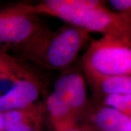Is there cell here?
Returning a JSON list of instances; mask_svg holds the SVG:
<instances>
[{"instance_id": "1", "label": "cell", "mask_w": 131, "mask_h": 131, "mask_svg": "<svg viewBox=\"0 0 131 131\" xmlns=\"http://www.w3.org/2000/svg\"><path fill=\"white\" fill-rule=\"evenodd\" d=\"M91 39L90 32L68 24L55 32L42 25L26 43L18 48L24 58L45 68L68 69L83 46Z\"/></svg>"}, {"instance_id": "2", "label": "cell", "mask_w": 131, "mask_h": 131, "mask_svg": "<svg viewBox=\"0 0 131 131\" xmlns=\"http://www.w3.org/2000/svg\"><path fill=\"white\" fill-rule=\"evenodd\" d=\"M80 64L100 74L131 76V41L111 35L92 41Z\"/></svg>"}, {"instance_id": "3", "label": "cell", "mask_w": 131, "mask_h": 131, "mask_svg": "<svg viewBox=\"0 0 131 131\" xmlns=\"http://www.w3.org/2000/svg\"><path fill=\"white\" fill-rule=\"evenodd\" d=\"M56 17L68 24L131 41V19L122 13L112 11L104 6L88 9H77L57 14Z\"/></svg>"}, {"instance_id": "4", "label": "cell", "mask_w": 131, "mask_h": 131, "mask_svg": "<svg viewBox=\"0 0 131 131\" xmlns=\"http://www.w3.org/2000/svg\"><path fill=\"white\" fill-rule=\"evenodd\" d=\"M42 24L29 4L18 3L0 9V46L19 48L38 31Z\"/></svg>"}, {"instance_id": "5", "label": "cell", "mask_w": 131, "mask_h": 131, "mask_svg": "<svg viewBox=\"0 0 131 131\" xmlns=\"http://www.w3.org/2000/svg\"><path fill=\"white\" fill-rule=\"evenodd\" d=\"M78 124L88 131H131L130 117L94 101Z\"/></svg>"}, {"instance_id": "6", "label": "cell", "mask_w": 131, "mask_h": 131, "mask_svg": "<svg viewBox=\"0 0 131 131\" xmlns=\"http://www.w3.org/2000/svg\"><path fill=\"white\" fill-rule=\"evenodd\" d=\"M53 89L69 104L78 123L90 102L88 100L86 81L82 72L69 69L64 70L55 81Z\"/></svg>"}, {"instance_id": "7", "label": "cell", "mask_w": 131, "mask_h": 131, "mask_svg": "<svg viewBox=\"0 0 131 131\" xmlns=\"http://www.w3.org/2000/svg\"><path fill=\"white\" fill-rule=\"evenodd\" d=\"M86 81L94 95V101L115 95L131 94V76L106 75L84 67H80Z\"/></svg>"}, {"instance_id": "8", "label": "cell", "mask_w": 131, "mask_h": 131, "mask_svg": "<svg viewBox=\"0 0 131 131\" xmlns=\"http://www.w3.org/2000/svg\"><path fill=\"white\" fill-rule=\"evenodd\" d=\"M13 84L10 89L0 95V112L2 113L30 107L40 96V80L23 79Z\"/></svg>"}, {"instance_id": "9", "label": "cell", "mask_w": 131, "mask_h": 131, "mask_svg": "<svg viewBox=\"0 0 131 131\" xmlns=\"http://www.w3.org/2000/svg\"><path fill=\"white\" fill-rule=\"evenodd\" d=\"M35 104L19 111L3 113L4 131H40L41 115Z\"/></svg>"}, {"instance_id": "10", "label": "cell", "mask_w": 131, "mask_h": 131, "mask_svg": "<svg viewBox=\"0 0 131 131\" xmlns=\"http://www.w3.org/2000/svg\"><path fill=\"white\" fill-rule=\"evenodd\" d=\"M103 6H104V1L100 0H46L37 4H29L34 14L52 16L77 9H92Z\"/></svg>"}, {"instance_id": "11", "label": "cell", "mask_w": 131, "mask_h": 131, "mask_svg": "<svg viewBox=\"0 0 131 131\" xmlns=\"http://www.w3.org/2000/svg\"><path fill=\"white\" fill-rule=\"evenodd\" d=\"M46 106L55 131H66L78 124L71 108L55 92H52L47 97Z\"/></svg>"}, {"instance_id": "12", "label": "cell", "mask_w": 131, "mask_h": 131, "mask_svg": "<svg viewBox=\"0 0 131 131\" xmlns=\"http://www.w3.org/2000/svg\"><path fill=\"white\" fill-rule=\"evenodd\" d=\"M0 75L13 83L23 79L40 80L29 67L2 50H0Z\"/></svg>"}, {"instance_id": "13", "label": "cell", "mask_w": 131, "mask_h": 131, "mask_svg": "<svg viewBox=\"0 0 131 131\" xmlns=\"http://www.w3.org/2000/svg\"><path fill=\"white\" fill-rule=\"evenodd\" d=\"M100 103L114 108L131 117V94L107 96Z\"/></svg>"}, {"instance_id": "14", "label": "cell", "mask_w": 131, "mask_h": 131, "mask_svg": "<svg viewBox=\"0 0 131 131\" xmlns=\"http://www.w3.org/2000/svg\"><path fill=\"white\" fill-rule=\"evenodd\" d=\"M109 2L115 12L122 13L131 19V0H111Z\"/></svg>"}, {"instance_id": "15", "label": "cell", "mask_w": 131, "mask_h": 131, "mask_svg": "<svg viewBox=\"0 0 131 131\" xmlns=\"http://www.w3.org/2000/svg\"><path fill=\"white\" fill-rule=\"evenodd\" d=\"M66 131H88L86 129H85L84 127H83L82 126L80 125V124H78L77 125H76L75 126L72 127L68 130Z\"/></svg>"}, {"instance_id": "16", "label": "cell", "mask_w": 131, "mask_h": 131, "mask_svg": "<svg viewBox=\"0 0 131 131\" xmlns=\"http://www.w3.org/2000/svg\"><path fill=\"white\" fill-rule=\"evenodd\" d=\"M0 130H3V113L0 112Z\"/></svg>"}, {"instance_id": "17", "label": "cell", "mask_w": 131, "mask_h": 131, "mask_svg": "<svg viewBox=\"0 0 131 131\" xmlns=\"http://www.w3.org/2000/svg\"><path fill=\"white\" fill-rule=\"evenodd\" d=\"M0 76H2V75H0ZM3 77V76H2Z\"/></svg>"}, {"instance_id": "18", "label": "cell", "mask_w": 131, "mask_h": 131, "mask_svg": "<svg viewBox=\"0 0 131 131\" xmlns=\"http://www.w3.org/2000/svg\"><path fill=\"white\" fill-rule=\"evenodd\" d=\"M0 131H1V130H0Z\"/></svg>"}]
</instances>
